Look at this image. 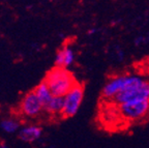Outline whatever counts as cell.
<instances>
[{
	"mask_svg": "<svg viewBox=\"0 0 149 148\" xmlns=\"http://www.w3.org/2000/svg\"><path fill=\"white\" fill-rule=\"evenodd\" d=\"M102 96L115 106L135 101H149V79L140 74L117 75L106 82Z\"/></svg>",
	"mask_w": 149,
	"mask_h": 148,
	"instance_id": "1",
	"label": "cell"
},
{
	"mask_svg": "<svg viewBox=\"0 0 149 148\" xmlns=\"http://www.w3.org/2000/svg\"><path fill=\"white\" fill-rule=\"evenodd\" d=\"M45 82L49 86L54 96L63 97L76 85L74 76L68 68L54 67L50 71L45 79Z\"/></svg>",
	"mask_w": 149,
	"mask_h": 148,
	"instance_id": "2",
	"label": "cell"
},
{
	"mask_svg": "<svg viewBox=\"0 0 149 148\" xmlns=\"http://www.w3.org/2000/svg\"><path fill=\"white\" fill-rule=\"evenodd\" d=\"M116 107L121 119L127 122L142 120L149 114V101H135Z\"/></svg>",
	"mask_w": 149,
	"mask_h": 148,
	"instance_id": "3",
	"label": "cell"
},
{
	"mask_svg": "<svg viewBox=\"0 0 149 148\" xmlns=\"http://www.w3.org/2000/svg\"><path fill=\"white\" fill-rule=\"evenodd\" d=\"M84 89L80 84H76L74 87L63 96L62 115L64 117H72L79 111L83 102Z\"/></svg>",
	"mask_w": 149,
	"mask_h": 148,
	"instance_id": "4",
	"label": "cell"
},
{
	"mask_svg": "<svg viewBox=\"0 0 149 148\" xmlns=\"http://www.w3.org/2000/svg\"><path fill=\"white\" fill-rule=\"evenodd\" d=\"M44 109L40 101L38 100L36 93L34 91L27 93L24 96L21 103V111L24 115L33 117L40 113V111Z\"/></svg>",
	"mask_w": 149,
	"mask_h": 148,
	"instance_id": "5",
	"label": "cell"
},
{
	"mask_svg": "<svg viewBox=\"0 0 149 148\" xmlns=\"http://www.w3.org/2000/svg\"><path fill=\"white\" fill-rule=\"evenodd\" d=\"M74 61V52L70 46H64L57 52L55 57L56 67L68 68Z\"/></svg>",
	"mask_w": 149,
	"mask_h": 148,
	"instance_id": "6",
	"label": "cell"
},
{
	"mask_svg": "<svg viewBox=\"0 0 149 148\" xmlns=\"http://www.w3.org/2000/svg\"><path fill=\"white\" fill-rule=\"evenodd\" d=\"M42 135V128L36 125H28L21 128L19 136L25 142H33L37 140Z\"/></svg>",
	"mask_w": 149,
	"mask_h": 148,
	"instance_id": "7",
	"label": "cell"
},
{
	"mask_svg": "<svg viewBox=\"0 0 149 148\" xmlns=\"http://www.w3.org/2000/svg\"><path fill=\"white\" fill-rule=\"evenodd\" d=\"M34 92L36 93L38 100H40V103H42L44 109L48 106V104L51 102V100L54 96V95L52 94L51 90H50L49 86L47 85V83L45 81H42L40 85H37V87L35 88Z\"/></svg>",
	"mask_w": 149,
	"mask_h": 148,
	"instance_id": "8",
	"label": "cell"
},
{
	"mask_svg": "<svg viewBox=\"0 0 149 148\" xmlns=\"http://www.w3.org/2000/svg\"><path fill=\"white\" fill-rule=\"evenodd\" d=\"M44 110H46L47 112L52 114H62L63 110V97L60 96H53V98L51 100V102L48 104V106L45 108Z\"/></svg>",
	"mask_w": 149,
	"mask_h": 148,
	"instance_id": "9",
	"label": "cell"
},
{
	"mask_svg": "<svg viewBox=\"0 0 149 148\" xmlns=\"http://www.w3.org/2000/svg\"><path fill=\"white\" fill-rule=\"evenodd\" d=\"M1 128H2L4 132L9 133V134H13L16 131H18L19 128V123L16 120H13V119H5L1 122Z\"/></svg>",
	"mask_w": 149,
	"mask_h": 148,
	"instance_id": "10",
	"label": "cell"
},
{
	"mask_svg": "<svg viewBox=\"0 0 149 148\" xmlns=\"http://www.w3.org/2000/svg\"><path fill=\"white\" fill-rule=\"evenodd\" d=\"M146 37H143V36H141V37H137L136 38V40H135V44L137 45V46H141V45H143L144 43H146Z\"/></svg>",
	"mask_w": 149,
	"mask_h": 148,
	"instance_id": "11",
	"label": "cell"
},
{
	"mask_svg": "<svg viewBox=\"0 0 149 148\" xmlns=\"http://www.w3.org/2000/svg\"><path fill=\"white\" fill-rule=\"evenodd\" d=\"M0 148H8V147L5 144H2V145H0Z\"/></svg>",
	"mask_w": 149,
	"mask_h": 148,
	"instance_id": "12",
	"label": "cell"
}]
</instances>
